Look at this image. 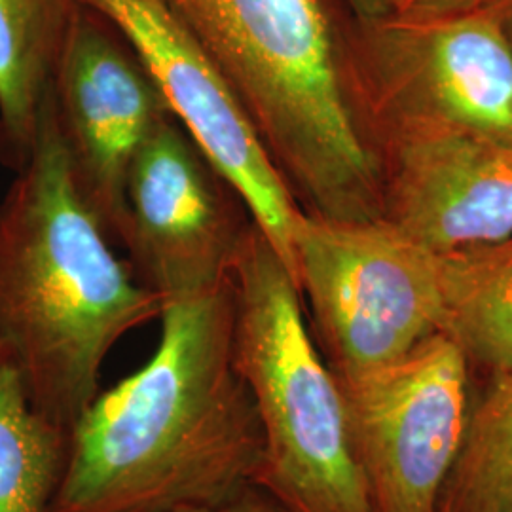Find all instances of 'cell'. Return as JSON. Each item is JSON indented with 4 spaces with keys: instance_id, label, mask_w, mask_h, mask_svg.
<instances>
[{
    "instance_id": "obj_1",
    "label": "cell",
    "mask_w": 512,
    "mask_h": 512,
    "mask_svg": "<svg viewBox=\"0 0 512 512\" xmlns=\"http://www.w3.org/2000/svg\"><path fill=\"white\" fill-rule=\"evenodd\" d=\"M234 285L165 302L158 348L69 429L52 512L219 509L255 482V404L234 357Z\"/></svg>"
},
{
    "instance_id": "obj_2",
    "label": "cell",
    "mask_w": 512,
    "mask_h": 512,
    "mask_svg": "<svg viewBox=\"0 0 512 512\" xmlns=\"http://www.w3.org/2000/svg\"><path fill=\"white\" fill-rule=\"evenodd\" d=\"M0 202V351L31 403L71 429L101 391L112 348L164 302L80 194L52 97L37 143Z\"/></svg>"
},
{
    "instance_id": "obj_3",
    "label": "cell",
    "mask_w": 512,
    "mask_h": 512,
    "mask_svg": "<svg viewBox=\"0 0 512 512\" xmlns=\"http://www.w3.org/2000/svg\"><path fill=\"white\" fill-rule=\"evenodd\" d=\"M234 357L255 404V486L289 512H376L340 380L315 346L302 294L256 224L232 274Z\"/></svg>"
},
{
    "instance_id": "obj_4",
    "label": "cell",
    "mask_w": 512,
    "mask_h": 512,
    "mask_svg": "<svg viewBox=\"0 0 512 512\" xmlns=\"http://www.w3.org/2000/svg\"><path fill=\"white\" fill-rule=\"evenodd\" d=\"M293 277L340 382L401 359L442 327L439 255L385 217L330 219L304 211L294 234Z\"/></svg>"
},
{
    "instance_id": "obj_5",
    "label": "cell",
    "mask_w": 512,
    "mask_h": 512,
    "mask_svg": "<svg viewBox=\"0 0 512 512\" xmlns=\"http://www.w3.org/2000/svg\"><path fill=\"white\" fill-rule=\"evenodd\" d=\"M353 54L374 145L421 133L512 145V44L497 10L355 19Z\"/></svg>"
},
{
    "instance_id": "obj_6",
    "label": "cell",
    "mask_w": 512,
    "mask_h": 512,
    "mask_svg": "<svg viewBox=\"0 0 512 512\" xmlns=\"http://www.w3.org/2000/svg\"><path fill=\"white\" fill-rule=\"evenodd\" d=\"M256 222L245 198L188 131L165 118L124 184L118 243L137 279L162 302L228 283Z\"/></svg>"
},
{
    "instance_id": "obj_7",
    "label": "cell",
    "mask_w": 512,
    "mask_h": 512,
    "mask_svg": "<svg viewBox=\"0 0 512 512\" xmlns=\"http://www.w3.org/2000/svg\"><path fill=\"white\" fill-rule=\"evenodd\" d=\"M376 512H439L471 414L469 357L437 330L401 359L340 382Z\"/></svg>"
},
{
    "instance_id": "obj_8",
    "label": "cell",
    "mask_w": 512,
    "mask_h": 512,
    "mask_svg": "<svg viewBox=\"0 0 512 512\" xmlns=\"http://www.w3.org/2000/svg\"><path fill=\"white\" fill-rule=\"evenodd\" d=\"M80 2L128 38L175 120L238 188L258 228L293 275L294 234L304 209L215 61L162 0Z\"/></svg>"
},
{
    "instance_id": "obj_9",
    "label": "cell",
    "mask_w": 512,
    "mask_h": 512,
    "mask_svg": "<svg viewBox=\"0 0 512 512\" xmlns=\"http://www.w3.org/2000/svg\"><path fill=\"white\" fill-rule=\"evenodd\" d=\"M52 109L76 186L118 241L131 162L173 114L128 38L82 2L57 65Z\"/></svg>"
},
{
    "instance_id": "obj_10",
    "label": "cell",
    "mask_w": 512,
    "mask_h": 512,
    "mask_svg": "<svg viewBox=\"0 0 512 512\" xmlns=\"http://www.w3.org/2000/svg\"><path fill=\"white\" fill-rule=\"evenodd\" d=\"M384 217L433 253L512 236V145L450 133L376 141Z\"/></svg>"
},
{
    "instance_id": "obj_11",
    "label": "cell",
    "mask_w": 512,
    "mask_h": 512,
    "mask_svg": "<svg viewBox=\"0 0 512 512\" xmlns=\"http://www.w3.org/2000/svg\"><path fill=\"white\" fill-rule=\"evenodd\" d=\"M80 0H0V162L27 164Z\"/></svg>"
},
{
    "instance_id": "obj_12",
    "label": "cell",
    "mask_w": 512,
    "mask_h": 512,
    "mask_svg": "<svg viewBox=\"0 0 512 512\" xmlns=\"http://www.w3.org/2000/svg\"><path fill=\"white\" fill-rule=\"evenodd\" d=\"M439 255V253H437ZM442 327L469 361L512 372V236L439 255Z\"/></svg>"
},
{
    "instance_id": "obj_13",
    "label": "cell",
    "mask_w": 512,
    "mask_h": 512,
    "mask_svg": "<svg viewBox=\"0 0 512 512\" xmlns=\"http://www.w3.org/2000/svg\"><path fill=\"white\" fill-rule=\"evenodd\" d=\"M69 456V429L31 403L0 351V512H52Z\"/></svg>"
},
{
    "instance_id": "obj_14",
    "label": "cell",
    "mask_w": 512,
    "mask_h": 512,
    "mask_svg": "<svg viewBox=\"0 0 512 512\" xmlns=\"http://www.w3.org/2000/svg\"><path fill=\"white\" fill-rule=\"evenodd\" d=\"M439 512H512V372L492 374L471 406Z\"/></svg>"
},
{
    "instance_id": "obj_15",
    "label": "cell",
    "mask_w": 512,
    "mask_h": 512,
    "mask_svg": "<svg viewBox=\"0 0 512 512\" xmlns=\"http://www.w3.org/2000/svg\"><path fill=\"white\" fill-rule=\"evenodd\" d=\"M509 0H387V14L406 18H437L499 10Z\"/></svg>"
},
{
    "instance_id": "obj_16",
    "label": "cell",
    "mask_w": 512,
    "mask_h": 512,
    "mask_svg": "<svg viewBox=\"0 0 512 512\" xmlns=\"http://www.w3.org/2000/svg\"><path fill=\"white\" fill-rule=\"evenodd\" d=\"M219 512H289L285 511L272 495L266 494L255 484L241 488L238 494L232 495L224 505H220Z\"/></svg>"
},
{
    "instance_id": "obj_17",
    "label": "cell",
    "mask_w": 512,
    "mask_h": 512,
    "mask_svg": "<svg viewBox=\"0 0 512 512\" xmlns=\"http://www.w3.org/2000/svg\"><path fill=\"white\" fill-rule=\"evenodd\" d=\"M355 19H374L387 14V0H342Z\"/></svg>"
},
{
    "instance_id": "obj_18",
    "label": "cell",
    "mask_w": 512,
    "mask_h": 512,
    "mask_svg": "<svg viewBox=\"0 0 512 512\" xmlns=\"http://www.w3.org/2000/svg\"><path fill=\"white\" fill-rule=\"evenodd\" d=\"M497 14H499L501 23H503V29H505V33H507V37H509L512 44V0L505 2V4L497 10Z\"/></svg>"
},
{
    "instance_id": "obj_19",
    "label": "cell",
    "mask_w": 512,
    "mask_h": 512,
    "mask_svg": "<svg viewBox=\"0 0 512 512\" xmlns=\"http://www.w3.org/2000/svg\"><path fill=\"white\" fill-rule=\"evenodd\" d=\"M169 512H219L217 509H209V507H184V509H175Z\"/></svg>"
}]
</instances>
